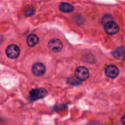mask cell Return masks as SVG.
Returning a JSON list of instances; mask_svg holds the SVG:
<instances>
[{"label":"cell","mask_w":125,"mask_h":125,"mask_svg":"<svg viewBox=\"0 0 125 125\" xmlns=\"http://www.w3.org/2000/svg\"><path fill=\"white\" fill-rule=\"evenodd\" d=\"M119 69L113 64L109 65L105 69V74L106 76L111 78H114L117 77L119 74Z\"/></svg>","instance_id":"7"},{"label":"cell","mask_w":125,"mask_h":125,"mask_svg":"<svg viewBox=\"0 0 125 125\" xmlns=\"http://www.w3.org/2000/svg\"><path fill=\"white\" fill-rule=\"evenodd\" d=\"M67 82L70 85H77L80 84L81 82L77 80L76 79H74L73 77H70L68 78L67 80Z\"/></svg>","instance_id":"10"},{"label":"cell","mask_w":125,"mask_h":125,"mask_svg":"<svg viewBox=\"0 0 125 125\" xmlns=\"http://www.w3.org/2000/svg\"><path fill=\"white\" fill-rule=\"evenodd\" d=\"M122 123L123 125H125V116H123L122 118Z\"/></svg>","instance_id":"12"},{"label":"cell","mask_w":125,"mask_h":125,"mask_svg":"<svg viewBox=\"0 0 125 125\" xmlns=\"http://www.w3.org/2000/svg\"><path fill=\"white\" fill-rule=\"evenodd\" d=\"M34 12H35V9L33 7H30V8H28V9L24 12V14L25 16H30L34 14Z\"/></svg>","instance_id":"11"},{"label":"cell","mask_w":125,"mask_h":125,"mask_svg":"<svg viewBox=\"0 0 125 125\" xmlns=\"http://www.w3.org/2000/svg\"><path fill=\"white\" fill-rule=\"evenodd\" d=\"M119 26L116 22L112 20L107 22L104 25V30L108 34H115L119 31Z\"/></svg>","instance_id":"3"},{"label":"cell","mask_w":125,"mask_h":125,"mask_svg":"<svg viewBox=\"0 0 125 125\" xmlns=\"http://www.w3.org/2000/svg\"><path fill=\"white\" fill-rule=\"evenodd\" d=\"M33 74L36 76H42L46 72V67L41 62H35L33 64L32 68Z\"/></svg>","instance_id":"6"},{"label":"cell","mask_w":125,"mask_h":125,"mask_svg":"<svg viewBox=\"0 0 125 125\" xmlns=\"http://www.w3.org/2000/svg\"><path fill=\"white\" fill-rule=\"evenodd\" d=\"M62 47H63V45L61 40L57 38L52 39L48 42L49 49L53 52L57 53L61 51L62 49Z\"/></svg>","instance_id":"5"},{"label":"cell","mask_w":125,"mask_h":125,"mask_svg":"<svg viewBox=\"0 0 125 125\" xmlns=\"http://www.w3.org/2000/svg\"><path fill=\"white\" fill-rule=\"evenodd\" d=\"M48 94V91L45 88H35L32 89L29 93V99L31 100H35L45 98Z\"/></svg>","instance_id":"1"},{"label":"cell","mask_w":125,"mask_h":125,"mask_svg":"<svg viewBox=\"0 0 125 125\" xmlns=\"http://www.w3.org/2000/svg\"><path fill=\"white\" fill-rule=\"evenodd\" d=\"M7 56L11 59H15L19 56L20 53V48L16 45H10L6 50Z\"/></svg>","instance_id":"4"},{"label":"cell","mask_w":125,"mask_h":125,"mask_svg":"<svg viewBox=\"0 0 125 125\" xmlns=\"http://www.w3.org/2000/svg\"><path fill=\"white\" fill-rule=\"evenodd\" d=\"M39 42V38L37 35L31 34L27 38V44L29 47H34Z\"/></svg>","instance_id":"8"},{"label":"cell","mask_w":125,"mask_h":125,"mask_svg":"<svg viewBox=\"0 0 125 125\" xmlns=\"http://www.w3.org/2000/svg\"><path fill=\"white\" fill-rule=\"evenodd\" d=\"M90 75L89 69L84 66H79L76 69V78L80 81H84L88 79Z\"/></svg>","instance_id":"2"},{"label":"cell","mask_w":125,"mask_h":125,"mask_svg":"<svg viewBox=\"0 0 125 125\" xmlns=\"http://www.w3.org/2000/svg\"><path fill=\"white\" fill-rule=\"evenodd\" d=\"M60 11L65 13H70L73 12L74 10V7L72 4L67 2H62L59 6Z\"/></svg>","instance_id":"9"}]
</instances>
